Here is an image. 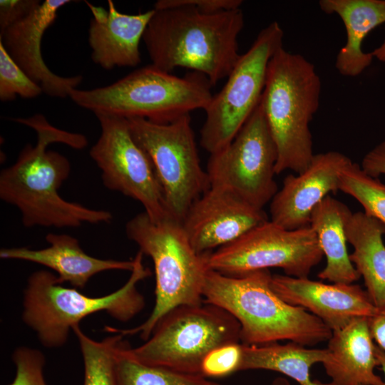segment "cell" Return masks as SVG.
Returning <instances> with one entry per match:
<instances>
[{
	"mask_svg": "<svg viewBox=\"0 0 385 385\" xmlns=\"http://www.w3.org/2000/svg\"><path fill=\"white\" fill-rule=\"evenodd\" d=\"M41 3L38 0H1L0 32L26 18Z\"/></svg>",
	"mask_w": 385,
	"mask_h": 385,
	"instance_id": "1f68e13d",
	"label": "cell"
},
{
	"mask_svg": "<svg viewBox=\"0 0 385 385\" xmlns=\"http://www.w3.org/2000/svg\"><path fill=\"white\" fill-rule=\"evenodd\" d=\"M49 246L32 250L27 247L1 248L0 257L34 262L56 273L58 281L68 282L76 289L85 287L94 275L108 270L132 271L134 260L99 259L86 253L78 240L68 235L48 233Z\"/></svg>",
	"mask_w": 385,
	"mask_h": 385,
	"instance_id": "d6986e66",
	"label": "cell"
},
{
	"mask_svg": "<svg viewBox=\"0 0 385 385\" xmlns=\"http://www.w3.org/2000/svg\"><path fill=\"white\" fill-rule=\"evenodd\" d=\"M42 93L41 87L18 66L0 41V100L11 101L17 96L34 98Z\"/></svg>",
	"mask_w": 385,
	"mask_h": 385,
	"instance_id": "83f0119b",
	"label": "cell"
},
{
	"mask_svg": "<svg viewBox=\"0 0 385 385\" xmlns=\"http://www.w3.org/2000/svg\"><path fill=\"white\" fill-rule=\"evenodd\" d=\"M16 375L9 385H47L44 379V354L38 349L19 346L12 354Z\"/></svg>",
	"mask_w": 385,
	"mask_h": 385,
	"instance_id": "f1b7e54d",
	"label": "cell"
},
{
	"mask_svg": "<svg viewBox=\"0 0 385 385\" xmlns=\"http://www.w3.org/2000/svg\"><path fill=\"white\" fill-rule=\"evenodd\" d=\"M320 9L337 14L344 23L346 41L336 57L335 68L347 77H356L372 63L371 53L362 50L368 34L385 23V0H321Z\"/></svg>",
	"mask_w": 385,
	"mask_h": 385,
	"instance_id": "44dd1931",
	"label": "cell"
},
{
	"mask_svg": "<svg viewBox=\"0 0 385 385\" xmlns=\"http://www.w3.org/2000/svg\"><path fill=\"white\" fill-rule=\"evenodd\" d=\"M124 342L119 349L115 366V385H220L201 374H190L143 364L127 351Z\"/></svg>",
	"mask_w": 385,
	"mask_h": 385,
	"instance_id": "d4e9b609",
	"label": "cell"
},
{
	"mask_svg": "<svg viewBox=\"0 0 385 385\" xmlns=\"http://www.w3.org/2000/svg\"><path fill=\"white\" fill-rule=\"evenodd\" d=\"M143 256L140 251L135 256L134 267L123 286L101 297L87 296L76 288L66 287L49 271L33 272L24 291V322L45 347L58 348L67 342L70 330L91 314L105 312L118 321H129L145 306L137 284L151 273L143 265Z\"/></svg>",
	"mask_w": 385,
	"mask_h": 385,
	"instance_id": "8992f818",
	"label": "cell"
},
{
	"mask_svg": "<svg viewBox=\"0 0 385 385\" xmlns=\"http://www.w3.org/2000/svg\"><path fill=\"white\" fill-rule=\"evenodd\" d=\"M14 121L34 129L37 135L36 144L26 145L16 163L0 173V198L20 211L24 227H78L84 223L111 222L109 211L67 201L58 194L70 175L71 164L66 157L47 147L61 143L83 149L88 143L86 137L53 126L40 113Z\"/></svg>",
	"mask_w": 385,
	"mask_h": 385,
	"instance_id": "6da1fadb",
	"label": "cell"
},
{
	"mask_svg": "<svg viewBox=\"0 0 385 385\" xmlns=\"http://www.w3.org/2000/svg\"><path fill=\"white\" fill-rule=\"evenodd\" d=\"M352 160L335 150L314 154L302 173L286 176L270 201V221L289 230L309 225L314 207L339 190L340 173Z\"/></svg>",
	"mask_w": 385,
	"mask_h": 385,
	"instance_id": "9a60e30c",
	"label": "cell"
},
{
	"mask_svg": "<svg viewBox=\"0 0 385 385\" xmlns=\"http://www.w3.org/2000/svg\"><path fill=\"white\" fill-rule=\"evenodd\" d=\"M368 320L374 342L385 352V306L376 308L375 313Z\"/></svg>",
	"mask_w": 385,
	"mask_h": 385,
	"instance_id": "836d02e7",
	"label": "cell"
},
{
	"mask_svg": "<svg viewBox=\"0 0 385 385\" xmlns=\"http://www.w3.org/2000/svg\"><path fill=\"white\" fill-rule=\"evenodd\" d=\"M361 168L374 178L385 175V140L381 142L363 157Z\"/></svg>",
	"mask_w": 385,
	"mask_h": 385,
	"instance_id": "d6a6232c",
	"label": "cell"
},
{
	"mask_svg": "<svg viewBox=\"0 0 385 385\" xmlns=\"http://www.w3.org/2000/svg\"><path fill=\"white\" fill-rule=\"evenodd\" d=\"M125 233L153 262L155 302L150 316L141 324L123 329L106 326L104 329L124 337L139 334L145 341L168 312L179 306L203 302L202 290L210 270L208 252H197L182 223L173 218L153 222L145 212H140L128 221Z\"/></svg>",
	"mask_w": 385,
	"mask_h": 385,
	"instance_id": "5b68a950",
	"label": "cell"
},
{
	"mask_svg": "<svg viewBox=\"0 0 385 385\" xmlns=\"http://www.w3.org/2000/svg\"><path fill=\"white\" fill-rule=\"evenodd\" d=\"M240 341L237 320L223 309L203 302L173 309L143 344L128 346L127 351L145 365L201 374L202 363L211 351Z\"/></svg>",
	"mask_w": 385,
	"mask_h": 385,
	"instance_id": "ba28073f",
	"label": "cell"
},
{
	"mask_svg": "<svg viewBox=\"0 0 385 385\" xmlns=\"http://www.w3.org/2000/svg\"><path fill=\"white\" fill-rule=\"evenodd\" d=\"M212 86L201 73L191 71L179 77L150 64L106 86L73 89L69 98L95 115L168 123L194 110H205L212 98Z\"/></svg>",
	"mask_w": 385,
	"mask_h": 385,
	"instance_id": "52a82bcc",
	"label": "cell"
},
{
	"mask_svg": "<svg viewBox=\"0 0 385 385\" xmlns=\"http://www.w3.org/2000/svg\"><path fill=\"white\" fill-rule=\"evenodd\" d=\"M154 10L143 36L151 64L170 73L179 67L191 69L213 86L228 76L241 56L240 8L216 13L188 6Z\"/></svg>",
	"mask_w": 385,
	"mask_h": 385,
	"instance_id": "7a4b0ae2",
	"label": "cell"
},
{
	"mask_svg": "<svg viewBox=\"0 0 385 385\" xmlns=\"http://www.w3.org/2000/svg\"><path fill=\"white\" fill-rule=\"evenodd\" d=\"M86 4L93 16L88 38L93 61L107 70L138 66L141 62L140 42L154 9L126 14L118 11L111 0L108 1V11Z\"/></svg>",
	"mask_w": 385,
	"mask_h": 385,
	"instance_id": "ac0fdd59",
	"label": "cell"
},
{
	"mask_svg": "<svg viewBox=\"0 0 385 385\" xmlns=\"http://www.w3.org/2000/svg\"><path fill=\"white\" fill-rule=\"evenodd\" d=\"M76 334L84 365L83 385H115V366L119 349L123 344L124 336L112 334L101 341L86 335L76 325L72 328Z\"/></svg>",
	"mask_w": 385,
	"mask_h": 385,
	"instance_id": "484cf974",
	"label": "cell"
},
{
	"mask_svg": "<svg viewBox=\"0 0 385 385\" xmlns=\"http://www.w3.org/2000/svg\"><path fill=\"white\" fill-rule=\"evenodd\" d=\"M277 160V148L260 101L233 140L210 154L206 172L210 188L232 192L263 210L278 190Z\"/></svg>",
	"mask_w": 385,
	"mask_h": 385,
	"instance_id": "8fae6325",
	"label": "cell"
},
{
	"mask_svg": "<svg viewBox=\"0 0 385 385\" xmlns=\"http://www.w3.org/2000/svg\"><path fill=\"white\" fill-rule=\"evenodd\" d=\"M71 0H46L29 16L0 32V41L18 66L38 83L43 93L56 98L69 97L81 83V75L63 77L52 72L41 51L43 36L56 19L58 10Z\"/></svg>",
	"mask_w": 385,
	"mask_h": 385,
	"instance_id": "e0dca14e",
	"label": "cell"
},
{
	"mask_svg": "<svg viewBox=\"0 0 385 385\" xmlns=\"http://www.w3.org/2000/svg\"><path fill=\"white\" fill-rule=\"evenodd\" d=\"M96 116L101 132L89 153L101 170L105 187L138 201L153 222L173 218L152 162L135 140L128 119L105 113Z\"/></svg>",
	"mask_w": 385,
	"mask_h": 385,
	"instance_id": "4fadbf2b",
	"label": "cell"
},
{
	"mask_svg": "<svg viewBox=\"0 0 385 385\" xmlns=\"http://www.w3.org/2000/svg\"><path fill=\"white\" fill-rule=\"evenodd\" d=\"M127 119L135 140L152 162L170 215L182 223L191 205L210 188L190 114L168 123Z\"/></svg>",
	"mask_w": 385,
	"mask_h": 385,
	"instance_id": "9c48e42d",
	"label": "cell"
},
{
	"mask_svg": "<svg viewBox=\"0 0 385 385\" xmlns=\"http://www.w3.org/2000/svg\"><path fill=\"white\" fill-rule=\"evenodd\" d=\"M241 0H159L154 4L155 9L188 6L204 13H216L221 11L240 8Z\"/></svg>",
	"mask_w": 385,
	"mask_h": 385,
	"instance_id": "4dcf8cb0",
	"label": "cell"
},
{
	"mask_svg": "<svg viewBox=\"0 0 385 385\" xmlns=\"http://www.w3.org/2000/svg\"><path fill=\"white\" fill-rule=\"evenodd\" d=\"M272 277L269 270L227 275L210 269L203 302L223 309L237 320L240 341L245 345L288 340L306 346L329 340L332 331L307 310L281 299L272 289Z\"/></svg>",
	"mask_w": 385,
	"mask_h": 385,
	"instance_id": "3957f363",
	"label": "cell"
},
{
	"mask_svg": "<svg viewBox=\"0 0 385 385\" xmlns=\"http://www.w3.org/2000/svg\"><path fill=\"white\" fill-rule=\"evenodd\" d=\"M339 190L354 198L364 212L385 224V183L366 173L351 161L342 169Z\"/></svg>",
	"mask_w": 385,
	"mask_h": 385,
	"instance_id": "4316f807",
	"label": "cell"
},
{
	"mask_svg": "<svg viewBox=\"0 0 385 385\" xmlns=\"http://www.w3.org/2000/svg\"><path fill=\"white\" fill-rule=\"evenodd\" d=\"M270 385H290L289 382L283 377L275 379Z\"/></svg>",
	"mask_w": 385,
	"mask_h": 385,
	"instance_id": "8d00e7d4",
	"label": "cell"
},
{
	"mask_svg": "<svg viewBox=\"0 0 385 385\" xmlns=\"http://www.w3.org/2000/svg\"><path fill=\"white\" fill-rule=\"evenodd\" d=\"M375 354H376V359L378 361V364L380 366L384 375V385H385V352L376 345Z\"/></svg>",
	"mask_w": 385,
	"mask_h": 385,
	"instance_id": "d590c367",
	"label": "cell"
},
{
	"mask_svg": "<svg viewBox=\"0 0 385 385\" xmlns=\"http://www.w3.org/2000/svg\"><path fill=\"white\" fill-rule=\"evenodd\" d=\"M354 251L349 259L376 308L385 306V224L364 212L351 213L345 226Z\"/></svg>",
	"mask_w": 385,
	"mask_h": 385,
	"instance_id": "603a6c76",
	"label": "cell"
},
{
	"mask_svg": "<svg viewBox=\"0 0 385 385\" xmlns=\"http://www.w3.org/2000/svg\"><path fill=\"white\" fill-rule=\"evenodd\" d=\"M284 31L277 21L262 29L250 48L241 54L221 91L204 110L200 145L210 154L227 146L259 104L269 62L283 47Z\"/></svg>",
	"mask_w": 385,
	"mask_h": 385,
	"instance_id": "30bf717a",
	"label": "cell"
},
{
	"mask_svg": "<svg viewBox=\"0 0 385 385\" xmlns=\"http://www.w3.org/2000/svg\"><path fill=\"white\" fill-rule=\"evenodd\" d=\"M374 58L381 62H385V38L381 45L374 48L371 52Z\"/></svg>",
	"mask_w": 385,
	"mask_h": 385,
	"instance_id": "e575fe53",
	"label": "cell"
},
{
	"mask_svg": "<svg viewBox=\"0 0 385 385\" xmlns=\"http://www.w3.org/2000/svg\"><path fill=\"white\" fill-rule=\"evenodd\" d=\"M315 66L283 47L270 59L260 103L277 151L276 175L303 172L314 156L309 123L319 107Z\"/></svg>",
	"mask_w": 385,
	"mask_h": 385,
	"instance_id": "277c9868",
	"label": "cell"
},
{
	"mask_svg": "<svg viewBox=\"0 0 385 385\" xmlns=\"http://www.w3.org/2000/svg\"><path fill=\"white\" fill-rule=\"evenodd\" d=\"M369 318H359L332 332L322 362L332 385H384L374 372L379 366Z\"/></svg>",
	"mask_w": 385,
	"mask_h": 385,
	"instance_id": "ffe728a7",
	"label": "cell"
},
{
	"mask_svg": "<svg viewBox=\"0 0 385 385\" xmlns=\"http://www.w3.org/2000/svg\"><path fill=\"white\" fill-rule=\"evenodd\" d=\"M267 220L263 210L232 192L210 188L191 205L182 225L192 247L203 254L234 242Z\"/></svg>",
	"mask_w": 385,
	"mask_h": 385,
	"instance_id": "5bb4252c",
	"label": "cell"
},
{
	"mask_svg": "<svg viewBox=\"0 0 385 385\" xmlns=\"http://www.w3.org/2000/svg\"><path fill=\"white\" fill-rule=\"evenodd\" d=\"M323 256L309 226L289 230L269 220L234 242L209 252L207 262L210 270L227 275L277 267L286 275L308 278Z\"/></svg>",
	"mask_w": 385,
	"mask_h": 385,
	"instance_id": "7c38bea8",
	"label": "cell"
},
{
	"mask_svg": "<svg viewBox=\"0 0 385 385\" xmlns=\"http://www.w3.org/2000/svg\"><path fill=\"white\" fill-rule=\"evenodd\" d=\"M351 213L344 202L328 195L311 214L309 226L316 234L327 260L325 267L317 275L322 280L352 284L361 277L347 251L345 226Z\"/></svg>",
	"mask_w": 385,
	"mask_h": 385,
	"instance_id": "7402d4cb",
	"label": "cell"
},
{
	"mask_svg": "<svg viewBox=\"0 0 385 385\" xmlns=\"http://www.w3.org/2000/svg\"><path fill=\"white\" fill-rule=\"evenodd\" d=\"M327 349L307 348L288 342L255 346L242 344V359L239 371L263 369L279 372L290 377L299 385H332L312 380L311 367L322 363Z\"/></svg>",
	"mask_w": 385,
	"mask_h": 385,
	"instance_id": "cb8c5ba5",
	"label": "cell"
},
{
	"mask_svg": "<svg viewBox=\"0 0 385 385\" xmlns=\"http://www.w3.org/2000/svg\"><path fill=\"white\" fill-rule=\"evenodd\" d=\"M274 292L287 303L307 310L332 332L359 318H369L376 312L366 290L354 284L332 283L274 274Z\"/></svg>",
	"mask_w": 385,
	"mask_h": 385,
	"instance_id": "2e32d148",
	"label": "cell"
},
{
	"mask_svg": "<svg viewBox=\"0 0 385 385\" xmlns=\"http://www.w3.org/2000/svg\"><path fill=\"white\" fill-rule=\"evenodd\" d=\"M242 359V344L232 343L211 351L204 359L201 374L205 377H222L238 371Z\"/></svg>",
	"mask_w": 385,
	"mask_h": 385,
	"instance_id": "f546056e",
	"label": "cell"
}]
</instances>
